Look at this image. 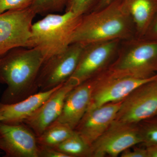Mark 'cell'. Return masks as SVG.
Wrapping results in <instances>:
<instances>
[{
  "instance_id": "obj_1",
  "label": "cell",
  "mask_w": 157,
  "mask_h": 157,
  "mask_svg": "<svg viewBox=\"0 0 157 157\" xmlns=\"http://www.w3.org/2000/svg\"><path fill=\"white\" fill-rule=\"evenodd\" d=\"M44 60L38 49L26 47L13 48L0 58V84L7 86L0 102L14 104L38 92L37 79Z\"/></svg>"
},
{
  "instance_id": "obj_2",
  "label": "cell",
  "mask_w": 157,
  "mask_h": 157,
  "mask_svg": "<svg viewBox=\"0 0 157 157\" xmlns=\"http://www.w3.org/2000/svg\"><path fill=\"white\" fill-rule=\"evenodd\" d=\"M135 37L134 24L122 1L114 0L102 9L82 15L71 44L85 45L112 40L124 41Z\"/></svg>"
},
{
  "instance_id": "obj_3",
  "label": "cell",
  "mask_w": 157,
  "mask_h": 157,
  "mask_svg": "<svg viewBox=\"0 0 157 157\" xmlns=\"http://www.w3.org/2000/svg\"><path fill=\"white\" fill-rule=\"evenodd\" d=\"M81 15L70 11L49 14L33 23L29 48L40 51L44 61L63 52L71 44L72 37Z\"/></svg>"
},
{
  "instance_id": "obj_4",
  "label": "cell",
  "mask_w": 157,
  "mask_h": 157,
  "mask_svg": "<svg viewBox=\"0 0 157 157\" xmlns=\"http://www.w3.org/2000/svg\"><path fill=\"white\" fill-rule=\"evenodd\" d=\"M107 70L117 76L148 78L157 74V41L133 38L122 41Z\"/></svg>"
},
{
  "instance_id": "obj_5",
  "label": "cell",
  "mask_w": 157,
  "mask_h": 157,
  "mask_svg": "<svg viewBox=\"0 0 157 157\" xmlns=\"http://www.w3.org/2000/svg\"><path fill=\"white\" fill-rule=\"evenodd\" d=\"M122 42L112 40L84 45L76 70L67 80L76 86L107 70L117 56Z\"/></svg>"
},
{
  "instance_id": "obj_6",
  "label": "cell",
  "mask_w": 157,
  "mask_h": 157,
  "mask_svg": "<svg viewBox=\"0 0 157 157\" xmlns=\"http://www.w3.org/2000/svg\"><path fill=\"white\" fill-rule=\"evenodd\" d=\"M36 15L30 7L0 14V58L13 48H29L31 28Z\"/></svg>"
},
{
  "instance_id": "obj_7",
  "label": "cell",
  "mask_w": 157,
  "mask_h": 157,
  "mask_svg": "<svg viewBox=\"0 0 157 157\" xmlns=\"http://www.w3.org/2000/svg\"><path fill=\"white\" fill-rule=\"evenodd\" d=\"M84 45L73 43L63 52L45 60L36 83L39 91L52 89L64 83L76 70Z\"/></svg>"
},
{
  "instance_id": "obj_8",
  "label": "cell",
  "mask_w": 157,
  "mask_h": 157,
  "mask_svg": "<svg viewBox=\"0 0 157 157\" xmlns=\"http://www.w3.org/2000/svg\"><path fill=\"white\" fill-rule=\"evenodd\" d=\"M97 84L88 110L108 103L123 101L143 84L157 79V74L148 78L132 76H117L107 70L97 76Z\"/></svg>"
},
{
  "instance_id": "obj_9",
  "label": "cell",
  "mask_w": 157,
  "mask_h": 157,
  "mask_svg": "<svg viewBox=\"0 0 157 157\" xmlns=\"http://www.w3.org/2000/svg\"><path fill=\"white\" fill-rule=\"evenodd\" d=\"M157 113V79L140 86L122 101L115 121L135 124Z\"/></svg>"
},
{
  "instance_id": "obj_10",
  "label": "cell",
  "mask_w": 157,
  "mask_h": 157,
  "mask_svg": "<svg viewBox=\"0 0 157 157\" xmlns=\"http://www.w3.org/2000/svg\"><path fill=\"white\" fill-rule=\"evenodd\" d=\"M142 142L140 129L135 124L114 121L91 145V157H117L126 150Z\"/></svg>"
},
{
  "instance_id": "obj_11",
  "label": "cell",
  "mask_w": 157,
  "mask_h": 157,
  "mask_svg": "<svg viewBox=\"0 0 157 157\" xmlns=\"http://www.w3.org/2000/svg\"><path fill=\"white\" fill-rule=\"evenodd\" d=\"M37 136L25 124L0 122V150L4 157H38Z\"/></svg>"
},
{
  "instance_id": "obj_12",
  "label": "cell",
  "mask_w": 157,
  "mask_h": 157,
  "mask_svg": "<svg viewBox=\"0 0 157 157\" xmlns=\"http://www.w3.org/2000/svg\"><path fill=\"white\" fill-rule=\"evenodd\" d=\"M122 101L108 103L87 110L75 132L91 146L115 121Z\"/></svg>"
},
{
  "instance_id": "obj_13",
  "label": "cell",
  "mask_w": 157,
  "mask_h": 157,
  "mask_svg": "<svg viewBox=\"0 0 157 157\" xmlns=\"http://www.w3.org/2000/svg\"><path fill=\"white\" fill-rule=\"evenodd\" d=\"M97 82L96 76L73 88L67 96L61 113L56 121L75 130L87 111Z\"/></svg>"
},
{
  "instance_id": "obj_14",
  "label": "cell",
  "mask_w": 157,
  "mask_h": 157,
  "mask_svg": "<svg viewBox=\"0 0 157 157\" xmlns=\"http://www.w3.org/2000/svg\"><path fill=\"white\" fill-rule=\"evenodd\" d=\"M75 86L67 80L43 104L24 122L39 137L58 119L61 113L65 99Z\"/></svg>"
},
{
  "instance_id": "obj_15",
  "label": "cell",
  "mask_w": 157,
  "mask_h": 157,
  "mask_svg": "<svg viewBox=\"0 0 157 157\" xmlns=\"http://www.w3.org/2000/svg\"><path fill=\"white\" fill-rule=\"evenodd\" d=\"M62 84L48 90L39 91L14 104H4L0 102V111L5 118L2 122L10 124L23 123Z\"/></svg>"
},
{
  "instance_id": "obj_16",
  "label": "cell",
  "mask_w": 157,
  "mask_h": 157,
  "mask_svg": "<svg viewBox=\"0 0 157 157\" xmlns=\"http://www.w3.org/2000/svg\"><path fill=\"white\" fill-rule=\"evenodd\" d=\"M135 26L136 38H143L157 14V0H122Z\"/></svg>"
},
{
  "instance_id": "obj_17",
  "label": "cell",
  "mask_w": 157,
  "mask_h": 157,
  "mask_svg": "<svg viewBox=\"0 0 157 157\" xmlns=\"http://www.w3.org/2000/svg\"><path fill=\"white\" fill-rule=\"evenodd\" d=\"M75 133V130L65 124L54 122L39 137L37 142L40 145L53 147L64 141Z\"/></svg>"
},
{
  "instance_id": "obj_18",
  "label": "cell",
  "mask_w": 157,
  "mask_h": 157,
  "mask_svg": "<svg viewBox=\"0 0 157 157\" xmlns=\"http://www.w3.org/2000/svg\"><path fill=\"white\" fill-rule=\"evenodd\" d=\"M53 147L69 157H91L90 146L75 131L72 136Z\"/></svg>"
},
{
  "instance_id": "obj_19",
  "label": "cell",
  "mask_w": 157,
  "mask_h": 157,
  "mask_svg": "<svg viewBox=\"0 0 157 157\" xmlns=\"http://www.w3.org/2000/svg\"><path fill=\"white\" fill-rule=\"evenodd\" d=\"M68 0H33L30 7L36 14L46 15L65 9Z\"/></svg>"
},
{
  "instance_id": "obj_20",
  "label": "cell",
  "mask_w": 157,
  "mask_h": 157,
  "mask_svg": "<svg viewBox=\"0 0 157 157\" xmlns=\"http://www.w3.org/2000/svg\"><path fill=\"white\" fill-rule=\"evenodd\" d=\"M100 0H68L65 11L82 15L92 11Z\"/></svg>"
},
{
  "instance_id": "obj_21",
  "label": "cell",
  "mask_w": 157,
  "mask_h": 157,
  "mask_svg": "<svg viewBox=\"0 0 157 157\" xmlns=\"http://www.w3.org/2000/svg\"><path fill=\"white\" fill-rule=\"evenodd\" d=\"M33 0H1L0 14L11 10H21L29 7Z\"/></svg>"
},
{
  "instance_id": "obj_22",
  "label": "cell",
  "mask_w": 157,
  "mask_h": 157,
  "mask_svg": "<svg viewBox=\"0 0 157 157\" xmlns=\"http://www.w3.org/2000/svg\"><path fill=\"white\" fill-rule=\"evenodd\" d=\"M143 142L146 146L157 145V124L140 130Z\"/></svg>"
},
{
  "instance_id": "obj_23",
  "label": "cell",
  "mask_w": 157,
  "mask_h": 157,
  "mask_svg": "<svg viewBox=\"0 0 157 157\" xmlns=\"http://www.w3.org/2000/svg\"><path fill=\"white\" fill-rule=\"evenodd\" d=\"M38 157H69L52 147L38 144Z\"/></svg>"
},
{
  "instance_id": "obj_24",
  "label": "cell",
  "mask_w": 157,
  "mask_h": 157,
  "mask_svg": "<svg viewBox=\"0 0 157 157\" xmlns=\"http://www.w3.org/2000/svg\"><path fill=\"white\" fill-rule=\"evenodd\" d=\"M122 157H148L146 149L137 148L135 149L126 150L121 154Z\"/></svg>"
},
{
  "instance_id": "obj_25",
  "label": "cell",
  "mask_w": 157,
  "mask_h": 157,
  "mask_svg": "<svg viewBox=\"0 0 157 157\" xmlns=\"http://www.w3.org/2000/svg\"><path fill=\"white\" fill-rule=\"evenodd\" d=\"M143 38L157 41V14Z\"/></svg>"
},
{
  "instance_id": "obj_26",
  "label": "cell",
  "mask_w": 157,
  "mask_h": 157,
  "mask_svg": "<svg viewBox=\"0 0 157 157\" xmlns=\"http://www.w3.org/2000/svg\"><path fill=\"white\" fill-rule=\"evenodd\" d=\"M148 157H157V145L146 146Z\"/></svg>"
},
{
  "instance_id": "obj_27",
  "label": "cell",
  "mask_w": 157,
  "mask_h": 157,
  "mask_svg": "<svg viewBox=\"0 0 157 157\" xmlns=\"http://www.w3.org/2000/svg\"><path fill=\"white\" fill-rule=\"evenodd\" d=\"M114 0H100L99 3L93 11L99 10L109 5Z\"/></svg>"
},
{
  "instance_id": "obj_28",
  "label": "cell",
  "mask_w": 157,
  "mask_h": 157,
  "mask_svg": "<svg viewBox=\"0 0 157 157\" xmlns=\"http://www.w3.org/2000/svg\"><path fill=\"white\" fill-rule=\"evenodd\" d=\"M4 119H5V118L3 117L2 114V113L0 111V122L3 121L4 120Z\"/></svg>"
},
{
  "instance_id": "obj_29",
  "label": "cell",
  "mask_w": 157,
  "mask_h": 157,
  "mask_svg": "<svg viewBox=\"0 0 157 157\" xmlns=\"http://www.w3.org/2000/svg\"><path fill=\"white\" fill-rule=\"evenodd\" d=\"M2 154V151L0 150V154Z\"/></svg>"
},
{
  "instance_id": "obj_30",
  "label": "cell",
  "mask_w": 157,
  "mask_h": 157,
  "mask_svg": "<svg viewBox=\"0 0 157 157\" xmlns=\"http://www.w3.org/2000/svg\"><path fill=\"white\" fill-rule=\"evenodd\" d=\"M0 93H1V89H0Z\"/></svg>"
},
{
  "instance_id": "obj_31",
  "label": "cell",
  "mask_w": 157,
  "mask_h": 157,
  "mask_svg": "<svg viewBox=\"0 0 157 157\" xmlns=\"http://www.w3.org/2000/svg\"><path fill=\"white\" fill-rule=\"evenodd\" d=\"M0 1H1V0H0Z\"/></svg>"
}]
</instances>
